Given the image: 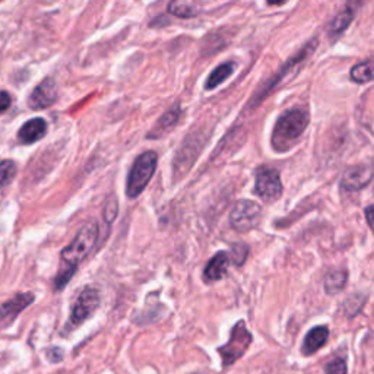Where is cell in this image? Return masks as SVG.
Instances as JSON below:
<instances>
[{
	"instance_id": "10",
	"label": "cell",
	"mask_w": 374,
	"mask_h": 374,
	"mask_svg": "<svg viewBox=\"0 0 374 374\" xmlns=\"http://www.w3.org/2000/svg\"><path fill=\"white\" fill-rule=\"evenodd\" d=\"M34 302V294L31 293H21L15 297H12L9 302L0 306V323L2 325H9L14 322L22 311L27 308Z\"/></svg>"
},
{
	"instance_id": "24",
	"label": "cell",
	"mask_w": 374,
	"mask_h": 374,
	"mask_svg": "<svg viewBox=\"0 0 374 374\" xmlns=\"http://www.w3.org/2000/svg\"><path fill=\"white\" fill-rule=\"evenodd\" d=\"M47 357H48L50 361H52V363L56 364V363H60V361L63 360V351H61L60 348H57V346H53L47 351Z\"/></svg>"
},
{
	"instance_id": "18",
	"label": "cell",
	"mask_w": 374,
	"mask_h": 374,
	"mask_svg": "<svg viewBox=\"0 0 374 374\" xmlns=\"http://www.w3.org/2000/svg\"><path fill=\"white\" fill-rule=\"evenodd\" d=\"M351 79L355 83H367L373 81V61L366 60L363 63H360L351 69L350 73Z\"/></svg>"
},
{
	"instance_id": "5",
	"label": "cell",
	"mask_w": 374,
	"mask_h": 374,
	"mask_svg": "<svg viewBox=\"0 0 374 374\" xmlns=\"http://www.w3.org/2000/svg\"><path fill=\"white\" fill-rule=\"evenodd\" d=\"M262 215H264V209H262L257 202L248 201V199H242V201L234 205L231 210L230 224L235 231L247 233L259 226Z\"/></svg>"
},
{
	"instance_id": "16",
	"label": "cell",
	"mask_w": 374,
	"mask_h": 374,
	"mask_svg": "<svg viewBox=\"0 0 374 374\" xmlns=\"http://www.w3.org/2000/svg\"><path fill=\"white\" fill-rule=\"evenodd\" d=\"M353 19H354V10H353L351 6H346L331 22L329 34H332V35L342 34L348 27H350V23L353 22Z\"/></svg>"
},
{
	"instance_id": "19",
	"label": "cell",
	"mask_w": 374,
	"mask_h": 374,
	"mask_svg": "<svg viewBox=\"0 0 374 374\" xmlns=\"http://www.w3.org/2000/svg\"><path fill=\"white\" fill-rule=\"evenodd\" d=\"M168 12L177 18H193L199 14L197 8L193 3L187 2H171L168 5Z\"/></svg>"
},
{
	"instance_id": "20",
	"label": "cell",
	"mask_w": 374,
	"mask_h": 374,
	"mask_svg": "<svg viewBox=\"0 0 374 374\" xmlns=\"http://www.w3.org/2000/svg\"><path fill=\"white\" fill-rule=\"evenodd\" d=\"M17 176V164L12 159L0 163V189L9 186Z\"/></svg>"
},
{
	"instance_id": "7",
	"label": "cell",
	"mask_w": 374,
	"mask_h": 374,
	"mask_svg": "<svg viewBox=\"0 0 374 374\" xmlns=\"http://www.w3.org/2000/svg\"><path fill=\"white\" fill-rule=\"evenodd\" d=\"M255 192L268 204L277 202L282 195V181L279 173L275 168L262 167L256 174Z\"/></svg>"
},
{
	"instance_id": "25",
	"label": "cell",
	"mask_w": 374,
	"mask_h": 374,
	"mask_svg": "<svg viewBox=\"0 0 374 374\" xmlns=\"http://www.w3.org/2000/svg\"><path fill=\"white\" fill-rule=\"evenodd\" d=\"M10 103H12L10 95L5 91H0V115L5 113V111L10 107Z\"/></svg>"
},
{
	"instance_id": "8",
	"label": "cell",
	"mask_w": 374,
	"mask_h": 374,
	"mask_svg": "<svg viewBox=\"0 0 374 374\" xmlns=\"http://www.w3.org/2000/svg\"><path fill=\"white\" fill-rule=\"evenodd\" d=\"M57 83L55 79L47 78L39 86H35V90L28 98V104L32 110H44L52 107L57 101Z\"/></svg>"
},
{
	"instance_id": "15",
	"label": "cell",
	"mask_w": 374,
	"mask_h": 374,
	"mask_svg": "<svg viewBox=\"0 0 374 374\" xmlns=\"http://www.w3.org/2000/svg\"><path fill=\"white\" fill-rule=\"evenodd\" d=\"M235 65L234 61H227V63L219 65L214 72H212L205 83V90H215L222 82H226L234 73Z\"/></svg>"
},
{
	"instance_id": "1",
	"label": "cell",
	"mask_w": 374,
	"mask_h": 374,
	"mask_svg": "<svg viewBox=\"0 0 374 374\" xmlns=\"http://www.w3.org/2000/svg\"><path fill=\"white\" fill-rule=\"evenodd\" d=\"M308 126V115L303 108H291L282 113L272 132V148L286 152L302 138Z\"/></svg>"
},
{
	"instance_id": "2",
	"label": "cell",
	"mask_w": 374,
	"mask_h": 374,
	"mask_svg": "<svg viewBox=\"0 0 374 374\" xmlns=\"http://www.w3.org/2000/svg\"><path fill=\"white\" fill-rule=\"evenodd\" d=\"M98 239V226L88 222L79 230L73 242L61 250V265L77 269L81 262L91 253Z\"/></svg>"
},
{
	"instance_id": "9",
	"label": "cell",
	"mask_w": 374,
	"mask_h": 374,
	"mask_svg": "<svg viewBox=\"0 0 374 374\" xmlns=\"http://www.w3.org/2000/svg\"><path fill=\"white\" fill-rule=\"evenodd\" d=\"M373 179V168L371 166L358 164L354 167H350L342 176L341 187L346 192H357L364 189V187L371 181Z\"/></svg>"
},
{
	"instance_id": "27",
	"label": "cell",
	"mask_w": 374,
	"mask_h": 374,
	"mask_svg": "<svg viewBox=\"0 0 374 374\" xmlns=\"http://www.w3.org/2000/svg\"><path fill=\"white\" fill-rule=\"evenodd\" d=\"M192 374H199V373H192Z\"/></svg>"
},
{
	"instance_id": "21",
	"label": "cell",
	"mask_w": 374,
	"mask_h": 374,
	"mask_svg": "<svg viewBox=\"0 0 374 374\" xmlns=\"http://www.w3.org/2000/svg\"><path fill=\"white\" fill-rule=\"evenodd\" d=\"M75 270H77V269L65 266V265L60 266V270L57 273V277L55 278V288H56V291H60V290L65 288V286L68 285V282L70 281V278L73 277Z\"/></svg>"
},
{
	"instance_id": "14",
	"label": "cell",
	"mask_w": 374,
	"mask_h": 374,
	"mask_svg": "<svg viewBox=\"0 0 374 374\" xmlns=\"http://www.w3.org/2000/svg\"><path fill=\"white\" fill-rule=\"evenodd\" d=\"M180 116H181L180 107L176 106V107H173L171 110H168L166 115L161 116V119L157 121L154 129L148 133V138H152V139L163 138L164 135H167L179 123Z\"/></svg>"
},
{
	"instance_id": "13",
	"label": "cell",
	"mask_w": 374,
	"mask_h": 374,
	"mask_svg": "<svg viewBox=\"0 0 374 374\" xmlns=\"http://www.w3.org/2000/svg\"><path fill=\"white\" fill-rule=\"evenodd\" d=\"M46 133H47L46 120L41 119V117H37V119L28 120L19 129L18 139L21 141V144L30 145V144H34L37 141H40L41 138H44Z\"/></svg>"
},
{
	"instance_id": "26",
	"label": "cell",
	"mask_w": 374,
	"mask_h": 374,
	"mask_svg": "<svg viewBox=\"0 0 374 374\" xmlns=\"http://www.w3.org/2000/svg\"><path fill=\"white\" fill-rule=\"evenodd\" d=\"M371 214H373V206H368L366 209V215H367V222H368V226H371Z\"/></svg>"
},
{
	"instance_id": "22",
	"label": "cell",
	"mask_w": 374,
	"mask_h": 374,
	"mask_svg": "<svg viewBox=\"0 0 374 374\" xmlns=\"http://www.w3.org/2000/svg\"><path fill=\"white\" fill-rule=\"evenodd\" d=\"M247 255H248V247L243 243L234 244L231 248V253H228V256L231 257V260L237 266H242L244 264L246 259H247Z\"/></svg>"
},
{
	"instance_id": "23",
	"label": "cell",
	"mask_w": 374,
	"mask_h": 374,
	"mask_svg": "<svg viewBox=\"0 0 374 374\" xmlns=\"http://www.w3.org/2000/svg\"><path fill=\"white\" fill-rule=\"evenodd\" d=\"M346 373H348L346 360L342 357H336L325 366V374H346Z\"/></svg>"
},
{
	"instance_id": "6",
	"label": "cell",
	"mask_w": 374,
	"mask_h": 374,
	"mask_svg": "<svg viewBox=\"0 0 374 374\" xmlns=\"http://www.w3.org/2000/svg\"><path fill=\"white\" fill-rule=\"evenodd\" d=\"M99 307V293L92 286H85L79 293L77 302H75L68 323V329H77L82 323L88 320Z\"/></svg>"
},
{
	"instance_id": "3",
	"label": "cell",
	"mask_w": 374,
	"mask_h": 374,
	"mask_svg": "<svg viewBox=\"0 0 374 374\" xmlns=\"http://www.w3.org/2000/svg\"><path fill=\"white\" fill-rule=\"evenodd\" d=\"M158 164V155L154 151H146L135 159L129 171L126 183V195L130 199H136L151 181Z\"/></svg>"
},
{
	"instance_id": "11",
	"label": "cell",
	"mask_w": 374,
	"mask_h": 374,
	"mask_svg": "<svg viewBox=\"0 0 374 374\" xmlns=\"http://www.w3.org/2000/svg\"><path fill=\"white\" fill-rule=\"evenodd\" d=\"M230 266V256L227 252H219L212 257L204 270V281L205 282H217L221 278L227 275Z\"/></svg>"
},
{
	"instance_id": "4",
	"label": "cell",
	"mask_w": 374,
	"mask_h": 374,
	"mask_svg": "<svg viewBox=\"0 0 374 374\" xmlns=\"http://www.w3.org/2000/svg\"><path fill=\"white\" fill-rule=\"evenodd\" d=\"M253 341V336L250 331L247 329V325L244 320L237 322L234 328L231 329L230 339L226 345H222L218 348V353L221 355L222 361V367L228 368L234 363H237L246 353L248 348H250V344Z\"/></svg>"
},
{
	"instance_id": "17",
	"label": "cell",
	"mask_w": 374,
	"mask_h": 374,
	"mask_svg": "<svg viewBox=\"0 0 374 374\" xmlns=\"http://www.w3.org/2000/svg\"><path fill=\"white\" fill-rule=\"evenodd\" d=\"M345 284H346V272L331 270L325 277V291L331 295H335L344 290Z\"/></svg>"
},
{
	"instance_id": "12",
	"label": "cell",
	"mask_w": 374,
	"mask_h": 374,
	"mask_svg": "<svg viewBox=\"0 0 374 374\" xmlns=\"http://www.w3.org/2000/svg\"><path fill=\"white\" fill-rule=\"evenodd\" d=\"M328 339H329L328 326H316L313 329H310L308 333L306 335L303 346H302L303 355L310 357L316 354L319 350H322V348L326 345Z\"/></svg>"
}]
</instances>
